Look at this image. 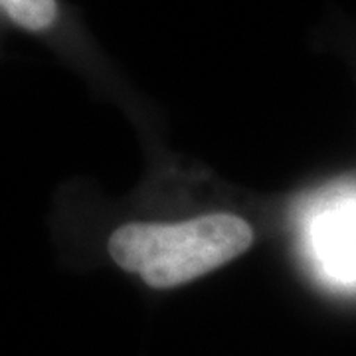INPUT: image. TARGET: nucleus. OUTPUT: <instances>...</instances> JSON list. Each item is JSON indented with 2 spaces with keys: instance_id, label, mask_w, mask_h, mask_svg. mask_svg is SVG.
<instances>
[{
  "instance_id": "nucleus-1",
  "label": "nucleus",
  "mask_w": 356,
  "mask_h": 356,
  "mask_svg": "<svg viewBox=\"0 0 356 356\" xmlns=\"http://www.w3.org/2000/svg\"><path fill=\"white\" fill-rule=\"evenodd\" d=\"M254 243L252 226L234 214H208L178 224L133 222L115 229L113 261L153 289H172L242 255Z\"/></svg>"
},
{
  "instance_id": "nucleus-2",
  "label": "nucleus",
  "mask_w": 356,
  "mask_h": 356,
  "mask_svg": "<svg viewBox=\"0 0 356 356\" xmlns=\"http://www.w3.org/2000/svg\"><path fill=\"white\" fill-rule=\"evenodd\" d=\"M313 238L323 267L339 280L356 281V204H339L323 214Z\"/></svg>"
},
{
  "instance_id": "nucleus-3",
  "label": "nucleus",
  "mask_w": 356,
  "mask_h": 356,
  "mask_svg": "<svg viewBox=\"0 0 356 356\" xmlns=\"http://www.w3.org/2000/svg\"><path fill=\"white\" fill-rule=\"evenodd\" d=\"M8 18L26 30L38 32L56 20V0H0Z\"/></svg>"
}]
</instances>
